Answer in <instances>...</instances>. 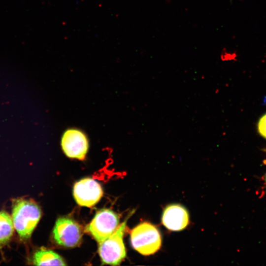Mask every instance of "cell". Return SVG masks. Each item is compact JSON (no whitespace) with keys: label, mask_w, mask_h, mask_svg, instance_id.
Instances as JSON below:
<instances>
[{"label":"cell","mask_w":266,"mask_h":266,"mask_svg":"<svg viewBox=\"0 0 266 266\" xmlns=\"http://www.w3.org/2000/svg\"><path fill=\"white\" fill-rule=\"evenodd\" d=\"M258 131L260 134L266 139V113L261 117L258 122Z\"/></svg>","instance_id":"cell-12"},{"label":"cell","mask_w":266,"mask_h":266,"mask_svg":"<svg viewBox=\"0 0 266 266\" xmlns=\"http://www.w3.org/2000/svg\"><path fill=\"white\" fill-rule=\"evenodd\" d=\"M133 247L140 254L148 256L156 253L162 245V237L154 225L144 222L134 228L131 232Z\"/></svg>","instance_id":"cell-2"},{"label":"cell","mask_w":266,"mask_h":266,"mask_svg":"<svg viewBox=\"0 0 266 266\" xmlns=\"http://www.w3.org/2000/svg\"><path fill=\"white\" fill-rule=\"evenodd\" d=\"M53 236L58 244L73 248L81 242L82 233L80 226L74 220L66 217H60L56 222Z\"/></svg>","instance_id":"cell-6"},{"label":"cell","mask_w":266,"mask_h":266,"mask_svg":"<svg viewBox=\"0 0 266 266\" xmlns=\"http://www.w3.org/2000/svg\"><path fill=\"white\" fill-rule=\"evenodd\" d=\"M162 223L169 231H182L189 224V213L186 208L180 204H169L164 210Z\"/></svg>","instance_id":"cell-8"},{"label":"cell","mask_w":266,"mask_h":266,"mask_svg":"<svg viewBox=\"0 0 266 266\" xmlns=\"http://www.w3.org/2000/svg\"><path fill=\"white\" fill-rule=\"evenodd\" d=\"M33 263L36 266H66L65 261L55 252L45 249H40L34 254Z\"/></svg>","instance_id":"cell-9"},{"label":"cell","mask_w":266,"mask_h":266,"mask_svg":"<svg viewBox=\"0 0 266 266\" xmlns=\"http://www.w3.org/2000/svg\"><path fill=\"white\" fill-rule=\"evenodd\" d=\"M61 148L67 157L83 160L89 148V141L86 134L76 128L66 129L63 133L60 141Z\"/></svg>","instance_id":"cell-5"},{"label":"cell","mask_w":266,"mask_h":266,"mask_svg":"<svg viewBox=\"0 0 266 266\" xmlns=\"http://www.w3.org/2000/svg\"><path fill=\"white\" fill-rule=\"evenodd\" d=\"M119 217L117 214L109 209L98 211L85 231L90 233L95 239L100 243L110 236L117 229Z\"/></svg>","instance_id":"cell-4"},{"label":"cell","mask_w":266,"mask_h":266,"mask_svg":"<svg viewBox=\"0 0 266 266\" xmlns=\"http://www.w3.org/2000/svg\"><path fill=\"white\" fill-rule=\"evenodd\" d=\"M73 194L78 204L92 207L100 200L103 191L98 182L91 178H85L75 183Z\"/></svg>","instance_id":"cell-7"},{"label":"cell","mask_w":266,"mask_h":266,"mask_svg":"<svg viewBox=\"0 0 266 266\" xmlns=\"http://www.w3.org/2000/svg\"><path fill=\"white\" fill-rule=\"evenodd\" d=\"M130 213L125 221L118 226L116 230L108 238L99 243V253L103 264L118 265L126 256L123 237Z\"/></svg>","instance_id":"cell-3"},{"label":"cell","mask_w":266,"mask_h":266,"mask_svg":"<svg viewBox=\"0 0 266 266\" xmlns=\"http://www.w3.org/2000/svg\"><path fill=\"white\" fill-rule=\"evenodd\" d=\"M220 59L222 62H230L236 61L237 54L235 51H230L226 48H223L220 54Z\"/></svg>","instance_id":"cell-11"},{"label":"cell","mask_w":266,"mask_h":266,"mask_svg":"<svg viewBox=\"0 0 266 266\" xmlns=\"http://www.w3.org/2000/svg\"><path fill=\"white\" fill-rule=\"evenodd\" d=\"M264 181H265V184L266 185V173H265V176H264Z\"/></svg>","instance_id":"cell-13"},{"label":"cell","mask_w":266,"mask_h":266,"mask_svg":"<svg viewBox=\"0 0 266 266\" xmlns=\"http://www.w3.org/2000/svg\"><path fill=\"white\" fill-rule=\"evenodd\" d=\"M14 232L12 218L5 211H0V245L6 243Z\"/></svg>","instance_id":"cell-10"},{"label":"cell","mask_w":266,"mask_h":266,"mask_svg":"<svg viewBox=\"0 0 266 266\" xmlns=\"http://www.w3.org/2000/svg\"><path fill=\"white\" fill-rule=\"evenodd\" d=\"M41 215L38 205L31 200L18 199L13 204L12 220L21 239H27L38 223Z\"/></svg>","instance_id":"cell-1"}]
</instances>
